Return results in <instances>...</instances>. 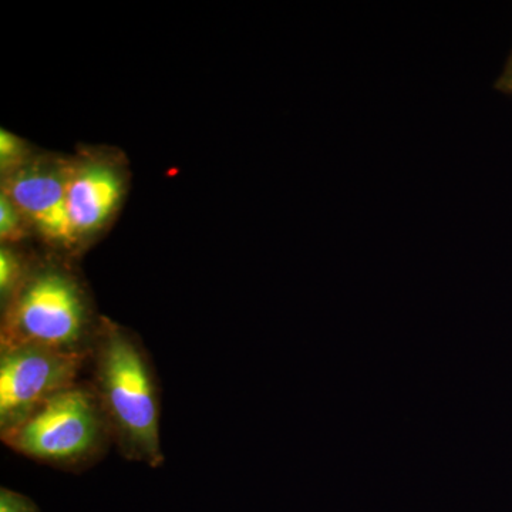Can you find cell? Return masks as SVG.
I'll return each instance as SVG.
<instances>
[{"label": "cell", "instance_id": "cell-1", "mask_svg": "<svg viewBox=\"0 0 512 512\" xmlns=\"http://www.w3.org/2000/svg\"><path fill=\"white\" fill-rule=\"evenodd\" d=\"M101 406L128 456L157 466L160 413L153 373L136 340L104 320L97 349Z\"/></svg>", "mask_w": 512, "mask_h": 512}, {"label": "cell", "instance_id": "cell-2", "mask_svg": "<svg viewBox=\"0 0 512 512\" xmlns=\"http://www.w3.org/2000/svg\"><path fill=\"white\" fill-rule=\"evenodd\" d=\"M90 316L76 279L47 266L28 276L6 306L2 348L35 345L83 353Z\"/></svg>", "mask_w": 512, "mask_h": 512}, {"label": "cell", "instance_id": "cell-3", "mask_svg": "<svg viewBox=\"0 0 512 512\" xmlns=\"http://www.w3.org/2000/svg\"><path fill=\"white\" fill-rule=\"evenodd\" d=\"M84 353L43 346L2 348L0 356V429L2 437L22 426L57 393L73 386Z\"/></svg>", "mask_w": 512, "mask_h": 512}, {"label": "cell", "instance_id": "cell-4", "mask_svg": "<svg viewBox=\"0 0 512 512\" xmlns=\"http://www.w3.org/2000/svg\"><path fill=\"white\" fill-rule=\"evenodd\" d=\"M101 419L89 392L69 387L47 400L3 440L37 460L67 463L86 457L99 441Z\"/></svg>", "mask_w": 512, "mask_h": 512}, {"label": "cell", "instance_id": "cell-5", "mask_svg": "<svg viewBox=\"0 0 512 512\" xmlns=\"http://www.w3.org/2000/svg\"><path fill=\"white\" fill-rule=\"evenodd\" d=\"M66 178L67 161L30 158L18 170L3 175L2 194L46 241L70 248L74 241L67 215Z\"/></svg>", "mask_w": 512, "mask_h": 512}, {"label": "cell", "instance_id": "cell-6", "mask_svg": "<svg viewBox=\"0 0 512 512\" xmlns=\"http://www.w3.org/2000/svg\"><path fill=\"white\" fill-rule=\"evenodd\" d=\"M124 191L126 177L109 157L93 154L67 161L66 205L74 247L107 227Z\"/></svg>", "mask_w": 512, "mask_h": 512}, {"label": "cell", "instance_id": "cell-7", "mask_svg": "<svg viewBox=\"0 0 512 512\" xmlns=\"http://www.w3.org/2000/svg\"><path fill=\"white\" fill-rule=\"evenodd\" d=\"M25 279V265L18 252L10 248V245H2L0 248V296H2L3 305H9Z\"/></svg>", "mask_w": 512, "mask_h": 512}, {"label": "cell", "instance_id": "cell-8", "mask_svg": "<svg viewBox=\"0 0 512 512\" xmlns=\"http://www.w3.org/2000/svg\"><path fill=\"white\" fill-rule=\"evenodd\" d=\"M29 228V221L26 220L22 211L13 204L9 197L0 194V238H2L3 245H9L25 238Z\"/></svg>", "mask_w": 512, "mask_h": 512}, {"label": "cell", "instance_id": "cell-9", "mask_svg": "<svg viewBox=\"0 0 512 512\" xmlns=\"http://www.w3.org/2000/svg\"><path fill=\"white\" fill-rule=\"evenodd\" d=\"M30 160L29 148L25 141L10 131H0V168L8 175Z\"/></svg>", "mask_w": 512, "mask_h": 512}, {"label": "cell", "instance_id": "cell-10", "mask_svg": "<svg viewBox=\"0 0 512 512\" xmlns=\"http://www.w3.org/2000/svg\"><path fill=\"white\" fill-rule=\"evenodd\" d=\"M0 512H37L29 498L2 488L0 491Z\"/></svg>", "mask_w": 512, "mask_h": 512}, {"label": "cell", "instance_id": "cell-11", "mask_svg": "<svg viewBox=\"0 0 512 512\" xmlns=\"http://www.w3.org/2000/svg\"><path fill=\"white\" fill-rule=\"evenodd\" d=\"M495 90L512 97V52L505 63L504 70L494 84Z\"/></svg>", "mask_w": 512, "mask_h": 512}]
</instances>
